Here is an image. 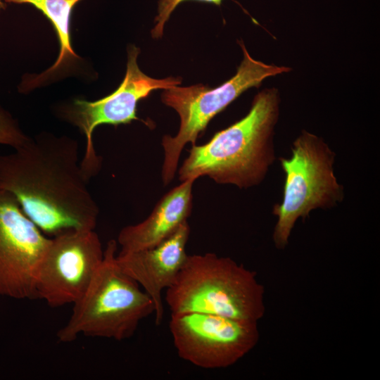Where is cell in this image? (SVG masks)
I'll return each mask as SVG.
<instances>
[{
  "label": "cell",
  "mask_w": 380,
  "mask_h": 380,
  "mask_svg": "<svg viewBox=\"0 0 380 380\" xmlns=\"http://www.w3.org/2000/svg\"><path fill=\"white\" fill-rule=\"evenodd\" d=\"M28 139L19 128L11 116L0 108V144L15 149L22 146Z\"/></svg>",
  "instance_id": "5bb4252c"
},
{
  "label": "cell",
  "mask_w": 380,
  "mask_h": 380,
  "mask_svg": "<svg viewBox=\"0 0 380 380\" xmlns=\"http://www.w3.org/2000/svg\"><path fill=\"white\" fill-rule=\"evenodd\" d=\"M240 46L243 53L236 73L222 84L209 88L203 84L164 89L161 100L172 108L180 118L179 131L172 137L162 139L164 160L162 179L165 185L175 177L181 153L189 143L195 145L197 138L220 112L247 89L258 87L267 77L289 71L284 66L267 65L253 59L243 43Z\"/></svg>",
  "instance_id": "8992f818"
},
{
  "label": "cell",
  "mask_w": 380,
  "mask_h": 380,
  "mask_svg": "<svg viewBox=\"0 0 380 380\" xmlns=\"http://www.w3.org/2000/svg\"><path fill=\"white\" fill-rule=\"evenodd\" d=\"M103 254L94 230L68 231L51 238L37 274V299L52 308L73 304L87 288Z\"/></svg>",
  "instance_id": "9c48e42d"
},
{
  "label": "cell",
  "mask_w": 380,
  "mask_h": 380,
  "mask_svg": "<svg viewBox=\"0 0 380 380\" xmlns=\"http://www.w3.org/2000/svg\"><path fill=\"white\" fill-rule=\"evenodd\" d=\"M195 181H183L161 198L146 220L122 228L117 241L121 248L120 253L153 247L187 222L191 212L192 186Z\"/></svg>",
  "instance_id": "7c38bea8"
},
{
  "label": "cell",
  "mask_w": 380,
  "mask_h": 380,
  "mask_svg": "<svg viewBox=\"0 0 380 380\" xmlns=\"http://www.w3.org/2000/svg\"><path fill=\"white\" fill-rule=\"evenodd\" d=\"M81 0H4L5 2L28 4L39 10L51 23L58 39L60 51L52 66L29 81L30 87L39 85L54 74L75 63L78 56L74 52L70 39V20L75 6Z\"/></svg>",
  "instance_id": "4fadbf2b"
},
{
  "label": "cell",
  "mask_w": 380,
  "mask_h": 380,
  "mask_svg": "<svg viewBox=\"0 0 380 380\" xmlns=\"http://www.w3.org/2000/svg\"><path fill=\"white\" fill-rule=\"evenodd\" d=\"M169 329L179 357L204 369L235 364L258 343V322L188 312L171 313Z\"/></svg>",
  "instance_id": "52a82bcc"
},
{
  "label": "cell",
  "mask_w": 380,
  "mask_h": 380,
  "mask_svg": "<svg viewBox=\"0 0 380 380\" xmlns=\"http://www.w3.org/2000/svg\"><path fill=\"white\" fill-rule=\"evenodd\" d=\"M116 251L117 241H109L101 265L57 332L60 342H72L82 334L125 340L134 335L142 319L154 313L151 297L118 264Z\"/></svg>",
  "instance_id": "277c9868"
},
{
  "label": "cell",
  "mask_w": 380,
  "mask_h": 380,
  "mask_svg": "<svg viewBox=\"0 0 380 380\" xmlns=\"http://www.w3.org/2000/svg\"><path fill=\"white\" fill-rule=\"evenodd\" d=\"M89 179L71 139L28 137L13 153L0 154V189L15 198L45 235L94 230L99 210Z\"/></svg>",
  "instance_id": "6da1fadb"
},
{
  "label": "cell",
  "mask_w": 380,
  "mask_h": 380,
  "mask_svg": "<svg viewBox=\"0 0 380 380\" xmlns=\"http://www.w3.org/2000/svg\"><path fill=\"white\" fill-rule=\"evenodd\" d=\"M4 1V0H0V10L4 9L6 6Z\"/></svg>",
  "instance_id": "2e32d148"
},
{
  "label": "cell",
  "mask_w": 380,
  "mask_h": 380,
  "mask_svg": "<svg viewBox=\"0 0 380 380\" xmlns=\"http://www.w3.org/2000/svg\"><path fill=\"white\" fill-rule=\"evenodd\" d=\"M265 288L255 272L213 253L188 255L165 300L172 313L203 312L258 322Z\"/></svg>",
  "instance_id": "3957f363"
},
{
  "label": "cell",
  "mask_w": 380,
  "mask_h": 380,
  "mask_svg": "<svg viewBox=\"0 0 380 380\" xmlns=\"http://www.w3.org/2000/svg\"><path fill=\"white\" fill-rule=\"evenodd\" d=\"M285 175L282 201L273 207L277 216L273 232L276 248L284 249L296 221L315 209H329L344 198L334 174L335 153L320 137L303 131L293 142L291 154L279 158Z\"/></svg>",
  "instance_id": "5b68a950"
},
{
  "label": "cell",
  "mask_w": 380,
  "mask_h": 380,
  "mask_svg": "<svg viewBox=\"0 0 380 380\" xmlns=\"http://www.w3.org/2000/svg\"><path fill=\"white\" fill-rule=\"evenodd\" d=\"M187 0H159L158 3V13L155 18V25L151 30V36L154 39H158L163 34V30L166 22L170 15L178 5ZM201 2L213 4L217 6L221 4L223 0H196Z\"/></svg>",
  "instance_id": "9a60e30c"
},
{
  "label": "cell",
  "mask_w": 380,
  "mask_h": 380,
  "mask_svg": "<svg viewBox=\"0 0 380 380\" xmlns=\"http://www.w3.org/2000/svg\"><path fill=\"white\" fill-rule=\"evenodd\" d=\"M279 99L275 89L258 94L248 114L201 146L192 145L179 170L183 182L208 176L240 189L259 185L276 159L273 144Z\"/></svg>",
  "instance_id": "7a4b0ae2"
},
{
  "label": "cell",
  "mask_w": 380,
  "mask_h": 380,
  "mask_svg": "<svg viewBox=\"0 0 380 380\" xmlns=\"http://www.w3.org/2000/svg\"><path fill=\"white\" fill-rule=\"evenodd\" d=\"M50 240L0 189V296L37 299V274Z\"/></svg>",
  "instance_id": "30bf717a"
},
{
  "label": "cell",
  "mask_w": 380,
  "mask_h": 380,
  "mask_svg": "<svg viewBox=\"0 0 380 380\" xmlns=\"http://www.w3.org/2000/svg\"><path fill=\"white\" fill-rule=\"evenodd\" d=\"M189 234V225L185 222L153 247L116 255L122 270L141 286L152 299L156 325L163 321L162 291L175 282L188 256L186 245Z\"/></svg>",
  "instance_id": "8fae6325"
},
{
  "label": "cell",
  "mask_w": 380,
  "mask_h": 380,
  "mask_svg": "<svg viewBox=\"0 0 380 380\" xmlns=\"http://www.w3.org/2000/svg\"><path fill=\"white\" fill-rule=\"evenodd\" d=\"M140 49L130 46L127 49V63L125 78L110 95L95 101L75 99L61 110V116L77 127L86 138V148L82 165L91 177L99 170V158L96 153L92 136L99 125H118L137 120L138 102L153 90L167 89L182 83L180 77L156 79L144 74L137 62Z\"/></svg>",
  "instance_id": "ba28073f"
}]
</instances>
